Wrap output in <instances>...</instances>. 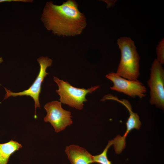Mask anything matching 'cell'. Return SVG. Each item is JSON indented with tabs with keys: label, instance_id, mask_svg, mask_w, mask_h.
Here are the masks:
<instances>
[{
	"label": "cell",
	"instance_id": "obj_1",
	"mask_svg": "<svg viewBox=\"0 0 164 164\" xmlns=\"http://www.w3.org/2000/svg\"><path fill=\"white\" fill-rule=\"evenodd\" d=\"M73 0H68L60 5L47 2L41 20L46 29L58 36H70L80 34L87 25L86 18Z\"/></svg>",
	"mask_w": 164,
	"mask_h": 164
},
{
	"label": "cell",
	"instance_id": "obj_2",
	"mask_svg": "<svg viewBox=\"0 0 164 164\" xmlns=\"http://www.w3.org/2000/svg\"><path fill=\"white\" fill-rule=\"evenodd\" d=\"M117 44L121 57L116 73L126 79L137 80L140 74V57L134 42L129 37H122L118 39Z\"/></svg>",
	"mask_w": 164,
	"mask_h": 164
},
{
	"label": "cell",
	"instance_id": "obj_3",
	"mask_svg": "<svg viewBox=\"0 0 164 164\" xmlns=\"http://www.w3.org/2000/svg\"><path fill=\"white\" fill-rule=\"evenodd\" d=\"M53 79L59 87L56 91L60 96V102L79 110L82 109L84 102L87 101L85 97L87 94H91L100 87L96 86L87 89L78 88L56 77H54Z\"/></svg>",
	"mask_w": 164,
	"mask_h": 164
},
{
	"label": "cell",
	"instance_id": "obj_4",
	"mask_svg": "<svg viewBox=\"0 0 164 164\" xmlns=\"http://www.w3.org/2000/svg\"><path fill=\"white\" fill-rule=\"evenodd\" d=\"M150 88L149 102L158 108H164V70L156 59L152 64L150 78L147 81Z\"/></svg>",
	"mask_w": 164,
	"mask_h": 164
},
{
	"label": "cell",
	"instance_id": "obj_5",
	"mask_svg": "<svg viewBox=\"0 0 164 164\" xmlns=\"http://www.w3.org/2000/svg\"><path fill=\"white\" fill-rule=\"evenodd\" d=\"M40 65L39 71L36 79L31 86L27 90L19 92H13L5 88L6 91L5 99L10 96L14 97L26 95L29 96L34 100L35 102V112L34 118L36 119V109L37 107L40 108L39 97L41 92V84L44 78L49 73L46 71V68L51 65L52 60L47 57L41 56L37 59Z\"/></svg>",
	"mask_w": 164,
	"mask_h": 164
},
{
	"label": "cell",
	"instance_id": "obj_6",
	"mask_svg": "<svg viewBox=\"0 0 164 164\" xmlns=\"http://www.w3.org/2000/svg\"><path fill=\"white\" fill-rule=\"evenodd\" d=\"M44 108L47 114L44 118V121L49 122L56 132H59L72 124L71 112L63 109L60 102L56 101L48 102L45 105Z\"/></svg>",
	"mask_w": 164,
	"mask_h": 164
},
{
	"label": "cell",
	"instance_id": "obj_7",
	"mask_svg": "<svg viewBox=\"0 0 164 164\" xmlns=\"http://www.w3.org/2000/svg\"><path fill=\"white\" fill-rule=\"evenodd\" d=\"M106 77L113 83V85L110 87L112 90L122 93L131 97H138L141 99L146 96V88L138 80L126 79L114 72L109 73Z\"/></svg>",
	"mask_w": 164,
	"mask_h": 164
},
{
	"label": "cell",
	"instance_id": "obj_8",
	"mask_svg": "<svg viewBox=\"0 0 164 164\" xmlns=\"http://www.w3.org/2000/svg\"><path fill=\"white\" fill-rule=\"evenodd\" d=\"M114 100L119 102L123 105L128 110L129 116L126 123V129L123 136L117 135L114 138L113 145L116 153H121L125 147L126 138L129 133L133 129H139L141 125L139 117L137 114L134 112L130 103L125 99L119 100L117 97Z\"/></svg>",
	"mask_w": 164,
	"mask_h": 164
},
{
	"label": "cell",
	"instance_id": "obj_9",
	"mask_svg": "<svg viewBox=\"0 0 164 164\" xmlns=\"http://www.w3.org/2000/svg\"><path fill=\"white\" fill-rule=\"evenodd\" d=\"M65 152L71 164H91L93 156L85 149L74 145L66 147Z\"/></svg>",
	"mask_w": 164,
	"mask_h": 164
},
{
	"label": "cell",
	"instance_id": "obj_10",
	"mask_svg": "<svg viewBox=\"0 0 164 164\" xmlns=\"http://www.w3.org/2000/svg\"><path fill=\"white\" fill-rule=\"evenodd\" d=\"M22 147L17 142L12 140L0 144V164H7L11 155Z\"/></svg>",
	"mask_w": 164,
	"mask_h": 164
},
{
	"label": "cell",
	"instance_id": "obj_11",
	"mask_svg": "<svg viewBox=\"0 0 164 164\" xmlns=\"http://www.w3.org/2000/svg\"><path fill=\"white\" fill-rule=\"evenodd\" d=\"M112 145L113 140L109 141L108 145L101 153L93 156L94 163L99 164H112L111 161L108 158L107 153L109 148Z\"/></svg>",
	"mask_w": 164,
	"mask_h": 164
},
{
	"label": "cell",
	"instance_id": "obj_12",
	"mask_svg": "<svg viewBox=\"0 0 164 164\" xmlns=\"http://www.w3.org/2000/svg\"><path fill=\"white\" fill-rule=\"evenodd\" d=\"M157 58L156 59L162 64L164 63V39H162L159 43L156 48Z\"/></svg>",
	"mask_w": 164,
	"mask_h": 164
},
{
	"label": "cell",
	"instance_id": "obj_13",
	"mask_svg": "<svg viewBox=\"0 0 164 164\" xmlns=\"http://www.w3.org/2000/svg\"><path fill=\"white\" fill-rule=\"evenodd\" d=\"M26 2V0H0V3L3 2Z\"/></svg>",
	"mask_w": 164,
	"mask_h": 164
},
{
	"label": "cell",
	"instance_id": "obj_14",
	"mask_svg": "<svg viewBox=\"0 0 164 164\" xmlns=\"http://www.w3.org/2000/svg\"><path fill=\"white\" fill-rule=\"evenodd\" d=\"M3 61V60L2 57H0V64Z\"/></svg>",
	"mask_w": 164,
	"mask_h": 164
}]
</instances>
